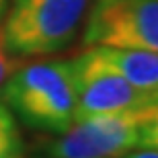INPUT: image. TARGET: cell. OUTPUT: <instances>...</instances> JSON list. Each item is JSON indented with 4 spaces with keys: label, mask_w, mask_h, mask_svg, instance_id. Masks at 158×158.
<instances>
[{
    "label": "cell",
    "mask_w": 158,
    "mask_h": 158,
    "mask_svg": "<svg viewBox=\"0 0 158 158\" xmlns=\"http://www.w3.org/2000/svg\"><path fill=\"white\" fill-rule=\"evenodd\" d=\"M93 0H10L2 35L12 56H49L78 35Z\"/></svg>",
    "instance_id": "cell-2"
},
{
    "label": "cell",
    "mask_w": 158,
    "mask_h": 158,
    "mask_svg": "<svg viewBox=\"0 0 158 158\" xmlns=\"http://www.w3.org/2000/svg\"><path fill=\"white\" fill-rule=\"evenodd\" d=\"M121 158H158V152L156 150H148V148H135L131 152L123 154Z\"/></svg>",
    "instance_id": "cell-10"
},
{
    "label": "cell",
    "mask_w": 158,
    "mask_h": 158,
    "mask_svg": "<svg viewBox=\"0 0 158 158\" xmlns=\"http://www.w3.org/2000/svg\"><path fill=\"white\" fill-rule=\"evenodd\" d=\"M70 62L76 82V121L138 109L154 94L131 86L119 74L109 70L90 47Z\"/></svg>",
    "instance_id": "cell-5"
},
{
    "label": "cell",
    "mask_w": 158,
    "mask_h": 158,
    "mask_svg": "<svg viewBox=\"0 0 158 158\" xmlns=\"http://www.w3.org/2000/svg\"><path fill=\"white\" fill-rule=\"evenodd\" d=\"M140 117V148L158 152V93L138 109Z\"/></svg>",
    "instance_id": "cell-8"
},
{
    "label": "cell",
    "mask_w": 158,
    "mask_h": 158,
    "mask_svg": "<svg viewBox=\"0 0 158 158\" xmlns=\"http://www.w3.org/2000/svg\"><path fill=\"white\" fill-rule=\"evenodd\" d=\"M93 53L115 74L144 93H158V52L121 49V47H90Z\"/></svg>",
    "instance_id": "cell-6"
},
{
    "label": "cell",
    "mask_w": 158,
    "mask_h": 158,
    "mask_svg": "<svg viewBox=\"0 0 158 158\" xmlns=\"http://www.w3.org/2000/svg\"><path fill=\"white\" fill-rule=\"evenodd\" d=\"M138 109L78 119L49 144L47 156L121 158L123 154L140 148Z\"/></svg>",
    "instance_id": "cell-4"
},
{
    "label": "cell",
    "mask_w": 158,
    "mask_h": 158,
    "mask_svg": "<svg viewBox=\"0 0 158 158\" xmlns=\"http://www.w3.org/2000/svg\"><path fill=\"white\" fill-rule=\"evenodd\" d=\"M4 10H6V0H0V19H2Z\"/></svg>",
    "instance_id": "cell-11"
},
{
    "label": "cell",
    "mask_w": 158,
    "mask_h": 158,
    "mask_svg": "<svg viewBox=\"0 0 158 158\" xmlns=\"http://www.w3.org/2000/svg\"><path fill=\"white\" fill-rule=\"evenodd\" d=\"M82 43L158 52V0H93Z\"/></svg>",
    "instance_id": "cell-3"
},
{
    "label": "cell",
    "mask_w": 158,
    "mask_h": 158,
    "mask_svg": "<svg viewBox=\"0 0 158 158\" xmlns=\"http://www.w3.org/2000/svg\"><path fill=\"white\" fill-rule=\"evenodd\" d=\"M19 68V62L12 58V53L8 52V47L4 43V35L0 29V88L4 86V82L12 76V72Z\"/></svg>",
    "instance_id": "cell-9"
},
{
    "label": "cell",
    "mask_w": 158,
    "mask_h": 158,
    "mask_svg": "<svg viewBox=\"0 0 158 158\" xmlns=\"http://www.w3.org/2000/svg\"><path fill=\"white\" fill-rule=\"evenodd\" d=\"M0 158H23V140L15 115L0 103Z\"/></svg>",
    "instance_id": "cell-7"
},
{
    "label": "cell",
    "mask_w": 158,
    "mask_h": 158,
    "mask_svg": "<svg viewBox=\"0 0 158 158\" xmlns=\"http://www.w3.org/2000/svg\"><path fill=\"white\" fill-rule=\"evenodd\" d=\"M6 105L27 125L62 134L76 121V82L72 62L19 66L2 86Z\"/></svg>",
    "instance_id": "cell-1"
}]
</instances>
